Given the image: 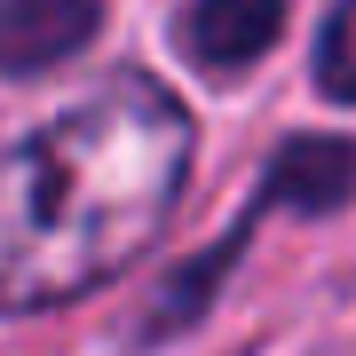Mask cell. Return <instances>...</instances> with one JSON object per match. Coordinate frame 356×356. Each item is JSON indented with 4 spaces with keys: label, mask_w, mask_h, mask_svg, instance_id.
Wrapping results in <instances>:
<instances>
[{
    "label": "cell",
    "mask_w": 356,
    "mask_h": 356,
    "mask_svg": "<svg viewBox=\"0 0 356 356\" xmlns=\"http://www.w3.org/2000/svg\"><path fill=\"white\" fill-rule=\"evenodd\" d=\"M191 111L151 72H119L16 135L0 191V301L56 309L119 277L191 175Z\"/></svg>",
    "instance_id": "cell-1"
},
{
    "label": "cell",
    "mask_w": 356,
    "mask_h": 356,
    "mask_svg": "<svg viewBox=\"0 0 356 356\" xmlns=\"http://www.w3.org/2000/svg\"><path fill=\"white\" fill-rule=\"evenodd\" d=\"M285 8H293V0H182V16H175V48L191 56L198 72L238 79L245 64H261V56L277 48Z\"/></svg>",
    "instance_id": "cell-2"
},
{
    "label": "cell",
    "mask_w": 356,
    "mask_h": 356,
    "mask_svg": "<svg viewBox=\"0 0 356 356\" xmlns=\"http://www.w3.org/2000/svg\"><path fill=\"white\" fill-rule=\"evenodd\" d=\"M356 198V143L348 135H293L261 175V206H293V214H332Z\"/></svg>",
    "instance_id": "cell-3"
},
{
    "label": "cell",
    "mask_w": 356,
    "mask_h": 356,
    "mask_svg": "<svg viewBox=\"0 0 356 356\" xmlns=\"http://www.w3.org/2000/svg\"><path fill=\"white\" fill-rule=\"evenodd\" d=\"M103 24V0H8V32H0V64L16 79H40L48 64L79 56Z\"/></svg>",
    "instance_id": "cell-4"
},
{
    "label": "cell",
    "mask_w": 356,
    "mask_h": 356,
    "mask_svg": "<svg viewBox=\"0 0 356 356\" xmlns=\"http://www.w3.org/2000/svg\"><path fill=\"white\" fill-rule=\"evenodd\" d=\"M317 88L332 103H356V0H332L325 40H317Z\"/></svg>",
    "instance_id": "cell-5"
}]
</instances>
